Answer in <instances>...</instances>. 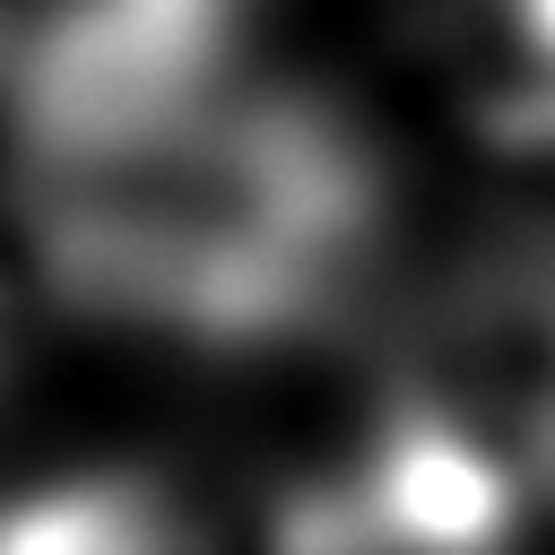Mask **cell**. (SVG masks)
Here are the masks:
<instances>
[{"instance_id": "obj_2", "label": "cell", "mask_w": 555, "mask_h": 555, "mask_svg": "<svg viewBox=\"0 0 555 555\" xmlns=\"http://www.w3.org/2000/svg\"><path fill=\"white\" fill-rule=\"evenodd\" d=\"M0 555H286L278 503H234L156 468H87L0 503Z\"/></svg>"}, {"instance_id": "obj_4", "label": "cell", "mask_w": 555, "mask_h": 555, "mask_svg": "<svg viewBox=\"0 0 555 555\" xmlns=\"http://www.w3.org/2000/svg\"><path fill=\"white\" fill-rule=\"evenodd\" d=\"M234 9H243V0H234Z\"/></svg>"}, {"instance_id": "obj_1", "label": "cell", "mask_w": 555, "mask_h": 555, "mask_svg": "<svg viewBox=\"0 0 555 555\" xmlns=\"http://www.w3.org/2000/svg\"><path fill=\"white\" fill-rule=\"evenodd\" d=\"M17 156L43 278L95 321L191 347L312 330L373 243V165L356 139L243 69L121 130Z\"/></svg>"}, {"instance_id": "obj_3", "label": "cell", "mask_w": 555, "mask_h": 555, "mask_svg": "<svg viewBox=\"0 0 555 555\" xmlns=\"http://www.w3.org/2000/svg\"><path fill=\"white\" fill-rule=\"evenodd\" d=\"M0 356H9V304H0Z\"/></svg>"}]
</instances>
